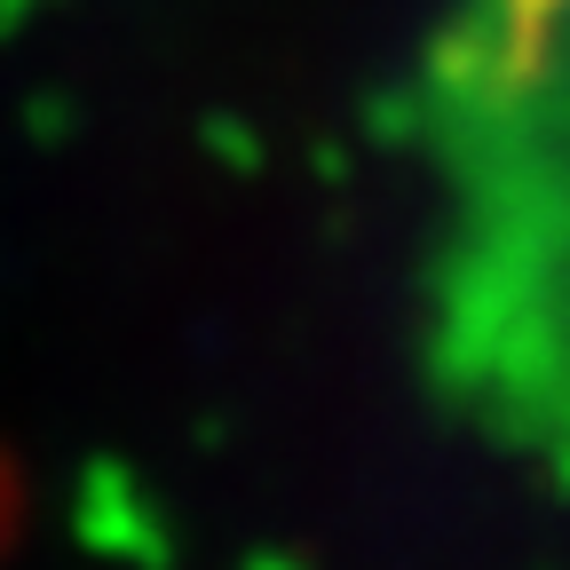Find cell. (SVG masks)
<instances>
[{
    "label": "cell",
    "mask_w": 570,
    "mask_h": 570,
    "mask_svg": "<svg viewBox=\"0 0 570 570\" xmlns=\"http://www.w3.org/2000/svg\"><path fill=\"white\" fill-rule=\"evenodd\" d=\"M491 63H475L499 104H570V0H483Z\"/></svg>",
    "instance_id": "obj_1"
}]
</instances>
